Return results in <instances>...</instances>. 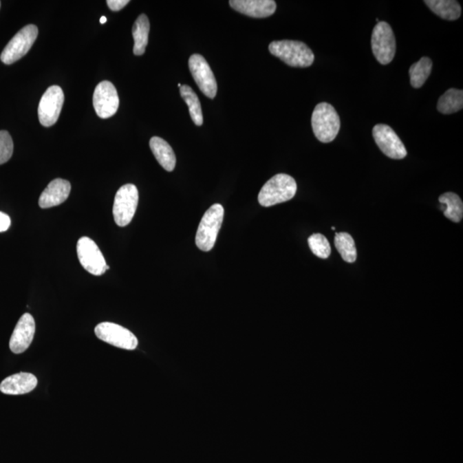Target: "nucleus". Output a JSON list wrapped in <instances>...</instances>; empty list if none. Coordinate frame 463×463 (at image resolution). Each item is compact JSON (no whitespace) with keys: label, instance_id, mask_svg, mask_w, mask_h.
Segmentation results:
<instances>
[{"label":"nucleus","instance_id":"nucleus-25","mask_svg":"<svg viewBox=\"0 0 463 463\" xmlns=\"http://www.w3.org/2000/svg\"><path fill=\"white\" fill-rule=\"evenodd\" d=\"M335 246L343 259L347 263H354L357 259V250L354 240L349 233H336Z\"/></svg>","mask_w":463,"mask_h":463},{"label":"nucleus","instance_id":"nucleus-26","mask_svg":"<svg viewBox=\"0 0 463 463\" xmlns=\"http://www.w3.org/2000/svg\"><path fill=\"white\" fill-rule=\"evenodd\" d=\"M308 244L312 253L319 259H328L332 254V247H330L328 239L321 233H314L310 236Z\"/></svg>","mask_w":463,"mask_h":463},{"label":"nucleus","instance_id":"nucleus-22","mask_svg":"<svg viewBox=\"0 0 463 463\" xmlns=\"http://www.w3.org/2000/svg\"><path fill=\"white\" fill-rule=\"evenodd\" d=\"M441 204L444 205L445 217L454 222H460L463 217V203L457 194L446 193L438 198Z\"/></svg>","mask_w":463,"mask_h":463},{"label":"nucleus","instance_id":"nucleus-2","mask_svg":"<svg viewBox=\"0 0 463 463\" xmlns=\"http://www.w3.org/2000/svg\"><path fill=\"white\" fill-rule=\"evenodd\" d=\"M297 184L294 177L288 174L279 173L268 180L259 194V202L263 207L290 201L295 196Z\"/></svg>","mask_w":463,"mask_h":463},{"label":"nucleus","instance_id":"nucleus-11","mask_svg":"<svg viewBox=\"0 0 463 463\" xmlns=\"http://www.w3.org/2000/svg\"><path fill=\"white\" fill-rule=\"evenodd\" d=\"M189 69L202 93L208 98L214 99L217 93V83L206 59L200 54L191 55Z\"/></svg>","mask_w":463,"mask_h":463},{"label":"nucleus","instance_id":"nucleus-13","mask_svg":"<svg viewBox=\"0 0 463 463\" xmlns=\"http://www.w3.org/2000/svg\"><path fill=\"white\" fill-rule=\"evenodd\" d=\"M93 105L100 118H109L117 113L120 98L116 87L109 81H103L96 86L93 96Z\"/></svg>","mask_w":463,"mask_h":463},{"label":"nucleus","instance_id":"nucleus-5","mask_svg":"<svg viewBox=\"0 0 463 463\" xmlns=\"http://www.w3.org/2000/svg\"><path fill=\"white\" fill-rule=\"evenodd\" d=\"M137 186L127 184L118 190L114 198L113 215L114 221L120 227H125L133 219L138 204Z\"/></svg>","mask_w":463,"mask_h":463},{"label":"nucleus","instance_id":"nucleus-8","mask_svg":"<svg viewBox=\"0 0 463 463\" xmlns=\"http://www.w3.org/2000/svg\"><path fill=\"white\" fill-rule=\"evenodd\" d=\"M76 252L83 269L94 276H102L107 270H109V266H107L105 257L99 247L89 237H82L79 239L76 245Z\"/></svg>","mask_w":463,"mask_h":463},{"label":"nucleus","instance_id":"nucleus-27","mask_svg":"<svg viewBox=\"0 0 463 463\" xmlns=\"http://www.w3.org/2000/svg\"><path fill=\"white\" fill-rule=\"evenodd\" d=\"M13 141L8 131H0V165L12 158L13 154Z\"/></svg>","mask_w":463,"mask_h":463},{"label":"nucleus","instance_id":"nucleus-12","mask_svg":"<svg viewBox=\"0 0 463 463\" xmlns=\"http://www.w3.org/2000/svg\"><path fill=\"white\" fill-rule=\"evenodd\" d=\"M376 144L388 158L395 160L405 158L407 152L401 139L387 125H375L372 130Z\"/></svg>","mask_w":463,"mask_h":463},{"label":"nucleus","instance_id":"nucleus-16","mask_svg":"<svg viewBox=\"0 0 463 463\" xmlns=\"http://www.w3.org/2000/svg\"><path fill=\"white\" fill-rule=\"evenodd\" d=\"M71 189V184L67 180L56 179L51 181L41 195L40 207L41 208H50L61 205L67 200Z\"/></svg>","mask_w":463,"mask_h":463},{"label":"nucleus","instance_id":"nucleus-14","mask_svg":"<svg viewBox=\"0 0 463 463\" xmlns=\"http://www.w3.org/2000/svg\"><path fill=\"white\" fill-rule=\"evenodd\" d=\"M36 333V323L32 315L25 313L17 322L10 340V348L14 354L25 352L33 342Z\"/></svg>","mask_w":463,"mask_h":463},{"label":"nucleus","instance_id":"nucleus-19","mask_svg":"<svg viewBox=\"0 0 463 463\" xmlns=\"http://www.w3.org/2000/svg\"><path fill=\"white\" fill-rule=\"evenodd\" d=\"M149 29H151V24L148 17L145 14L138 17L134 23L133 28H132V36L134 39L133 53L137 56L145 53L146 47L149 43Z\"/></svg>","mask_w":463,"mask_h":463},{"label":"nucleus","instance_id":"nucleus-10","mask_svg":"<svg viewBox=\"0 0 463 463\" xmlns=\"http://www.w3.org/2000/svg\"><path fill=\"white\" fill-rule=\"evenodd\" d=\"M65 102L64 92L61 87H50L43 94L38 107V116L40 123L45 127H50L56 123L61 116L63 104Z\"/></svg>","mask_w":463,"mask_h":463},{"label":"nucleus","instance_id":"nucleus-1","mask_svg":"<svg viewBox=\"0 0 463 463\" xmlns=\"http://www.w3.org/2000/svg\"><path fill=\"white\" fill-rule=\"evenodd\" d=\"M269 50L292 67H309L314 62V54L308 45L298 41H276L271 43Z\"/></svg>","mask_w":463,"mask_h":463},{"label":"nucleus","instance_id":"nucleus-31","mask_svg":"<svg viewBox=\"0 0 463 463\" xmlns=\"http://www.w3.org/2000/svg\"><path fill=\"white\" fill-rule=\"evenodd\" d=\"M177 86H179L180 88V87L182 86V85H181L180 83H179V85H177Z\"/></svg>","mask_w":463,"mask_h":463},{"label":"nucleus","instance_id":"nucleus-29","mask_svg":"<svg viewBox=\"0 0 463 463\" xmlns=\"http://www.w3.org/2000/svg\"><path fill=\"white\" fill-rule=\"evenodd\" d=\"M10 227V218L8 215L0 212V233L8 230Z\"/></svg>","mask_w":463,"mask_h":463},{"label":"nucleus","instance_id":"nucleus-24","mask_svg":"<svg viewBox=\"0 0 463 463\" xmlns=\"http://www.w3.org/2000/svg\"><path fill=\"white\" fill-rule=\"evenodd\" d=\"M180 95L187 104L189 109L190 116L194 124L200 127L204 123L203 112H202L201 103L197 94L188 85H182L180 88Z\"/></svg>","mask_w":463,"mask_h":463},{"label":"nucleus","instance_id":"nucleus-7","mask_svg":"<svg viewBox=\"0 0 463 463\" xmlns=\"http://www.w3.org/2000/svg\"><path fill=\"white\" fill-rule=\"evenodd\" d=\"M38 33V28L34 24L19 31L2 52L0 59L3 64L12 65L26 55L36 41Z\"/></svg>","mask_w":463,"mask_h":463},{"label":"nucleus","instance_id":"nucleus-3","mask_svg":"<svg viewBox=\"0 0 463 463\" xmlns=\"http://www.w3.org/2000/svg\"><path fill=\"white\" fill-rule=\"evenodd\" d=\"M312 130L320 142H330L336 138L340 131L341 120L334 107L327 103L316 106L312 116Z\"/></svg>","mask_w":463,"mask_h":463},{"label":"nucleus","instance_id":"nucleus-28","mask_svg":"<svg viewBox=\"0 0 463 463\" xmlns=\"http://www.w3.org/2000/svg\"><path fill=\"white\" fill-rule=\"evenodd\" d=\"M129 3H130L129 0H107V6L114 12H118V10L123 9Z\"/></svg>","mask_w":463,"mask_h":463},{"label":"nucleus","instance_id":"nucleus-17","mask_svg":"<svg viewBox=\"0 0 463 463\" xmlns=\"http://www.w3.org/2000/svg\"><path fill=\"white\" fill-rule=\"evenodd\" d=\"M38 384L36 376L20 372L9 376L0 384V391L6 395H23L34 391Z\"/></svg>","mask_w":463,"mask_h":463},{"label":"nucleus","instance_id":"nucleus-15","mask_svg":"<svg viewBox=\"0 0 463 463\" xmlns=\"http://www.w3.org/2000/svg\"><path fill=\"white\" fill-rule=\"evenodd\" d=\"M229 5L236 12L255 19L272 16L277 10L273 0H231Z\"/></svg>","mask_w":463,"mask_h":463},{"label":"nucleus","instance_id":"nucleus-4","mask_svg":"<svg viewBox=\"0 0 463 463\" xmlns=\"http://www.w3.org/2000/svg\"><path fill=\"white\" fill-rule=\"evenodd\" d=\"M224 218V208L215 204L202 217L196 235V245L203 252H210L217 241Z\"/></svg>","mask_w":463,"mask_h":463},{"label":"nucleus","instance_id":"nucleus-9","mask_svg":"<svg viewBox=\"0 0 463 463\" xmlns=\"http://www.w3.org/2000/svg\"><path fill=\"white\" fill-rule=\"evenodd\" d=\"M95 333L103 342L123 349L134 350L138 345V340L134 334L116 323H100L96 327Z\"/></svg>","mask_w":463,"mask_h":463},{"label":"nucleus","instance_id":"nucleus-23","mask_svg":"<svg viewBox=\"0 0 463 463\" xmlns=\"http://www.w3.org/2000/svg\"><path fill=\"white\" fill-rule=\"evenodd\" d=\"M433 69V61L431 58L423 57L419 61L411 65L409 69L410 83L416 89H420L427 82Z\"/></svg>","mask_w":463,"mask_h":463},{"label":"nucleus","instance_id":"nucleus-6","mask_svg":"<svg viewBox=\"0 0 463 463\" xmlns=\"http://www.w3.org/2000/svg\"><path fill=\"white\" fill-rule=\"evenodd\" d=\"M372 48L374 56L381 65H388L395 57L396 43L391 25L379 22L372 34Z\"/></svg>","mask_w":463,"mask_h":463},{"label":"nucleus","instance_id":"nucleus-21","mask_svg":"<svg viewBox=\"0 0 463 463\" xmlns=\"http://www.w3.org/2000/svg\"><path fill=\"white\" fill-rule=\"evenodd\" d=\"M463 107V91L462 89H450L438 100L437 109L443 114L459 112Z\"/></svg>","mask_w":463,"mask_h":463},{"label":"nucleus","instance_id":"nucleus-18","mask_svg":"<svg viewBox=\"0 0 463 463\" xmlns=\"http://www.w3.org/2000/svg\"><path fill=\"white\" fill-rule=\"evenodd\" d=\"M149 146L160 165L168 172L173 171L176 156L169 142L161 138L153 137L149 141Z\"/></svg>","mask_w":463,"mask_h":463},{"label":"nucleus","instance_id":"nucleus-20","mask_svg":"<svg viewBox=\"0 0 463 463\" xmlns=\"http://www.w3.org/2000/svg\"><path fill=\"white\" fill-rule=\"evenodd\" d=\"M424 3L431 12L444 20H457L462 14L460 3L455 0H426Z\"/></svg>","mask_w":463,"mask_h":463},{"label":"nucleus","instance_id":"nucleus-30","mask_svg":"<svg viewBox=\"0 0 463 463\" xmlns=\"http://www.w3.org/2000/svg\"><path fill=\"white\" fill-rule=\"evenodd\" d=\"M107 17L103 16L102 17H100V23H102V24H104V23H107Z\"/></svg>","mask_w":463,"mask_h":463},{"label":"nucleus","instance_id":"nucleus-32","mask_svg":"<svg viewBox=\"0 0 463 463\" xmlns=\"http://www.w3.org/2000/svg\"><path fill=\"white\" fill-rule=\"evenodd\" d=\"M0 6H1V2H0Z\"/></svg>","mask_w":463,"mask_h":463}]
</instances>
